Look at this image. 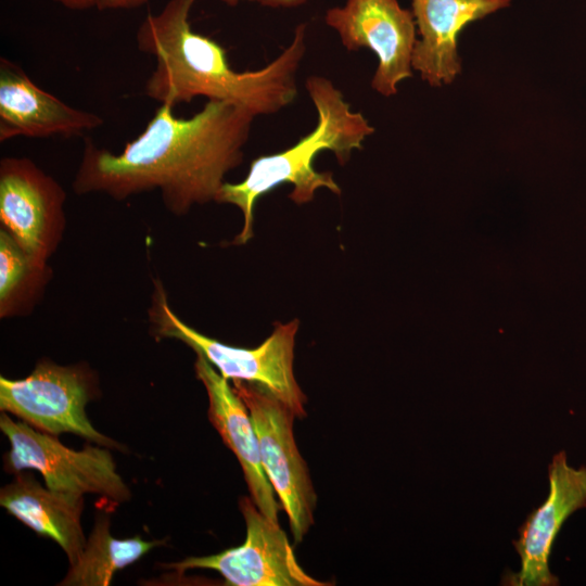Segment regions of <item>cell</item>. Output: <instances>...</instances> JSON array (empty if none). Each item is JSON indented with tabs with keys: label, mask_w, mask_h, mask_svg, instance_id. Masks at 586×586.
<instances>
[{
	"label": "cell",
	"mask_w": 586,
	"mask_h": 586,
	"mask_svg": "<svg viewBox=\"0 0 586 586\" xmlns=\"http://www.w3.org/2000/svg\"><path fill=\"white\" fill-rule=\"evenodd\" d=\"M149 0H98L97 9L100 11L129 10L145 5Z\"/></svg>",
	"instance_id": "18"
},
{
	"label": "cell",
	"mask_w": 586,
	"mask_h": 586,
	"mask_svg": "<svg viewBox=\"0 0 586 586\" xmlns=\"http://www.w3.org/2000/svg\"><path fill=\"white\" fill-rule=\"evenodd\" d=\"M511 0H412L421 38L411 66L433 87L448 85L461 72L457 38L471 22L510 5Z\"/></svg>",
	"instance_id": "14"
},
{
	"label": "cell",
	"mask_w": 586,
	"mask_h": 586,
	"mask_svg": "<svg viewBox=\"0 0 586 586\" xmlns=\"http://www.w3.org/2000/svg\"><path fill=\"white\" fill-rule=\"evenodd\" d=\"M69 10H88L97 8L98 0H53Z\"/></svg>",
	"instance_id": "20"
},
{
	"label": "cell",
	"mask_w": 586,
	"mask_h": 586,
	"mask_svg": "<svg viewBox=\"0 0 586 586\" xmlns=\"http://www.w3.org/2000/svg\"><path fill=\"white\" fill-rule=\"evenodd\" d=\"M194 2L168 0L140 23L137 47L156 60L144 94L173 106L205 97L233 103L255 116L273 114L293 102L295 74L306 51V25H297L291 43L263 68L235 72L222 46L192 29Z\"/></svg>",
	"instance_id": "2"
},
{
	"label": "cell",
	"mask_w": 586,
	"mask_h": 586,
	"mask_svg": "<svg viewBox=\"0 0 586 586\" xmlns=\"http://www.w3.org/2000/svg\"><path fill=\"white\" fill-rule=\"evenodd\" d=\"M152 318L160 335L182 341L203 355L226 379L259 385L280 399L296 418L306 416V396L293 370L297 319L277 322L272 333L259 346L241 348L220 343L182 322L171 311L163 291L155 294Z\"/></svg>",
	"instance_id": "4"
},
{
	"label": "cell",
	"mask_w": 586,
	"mask_h": 586,
	"mask_svg": "<svg viewBox=\"0 0 586 586\" xmlns=\"http://www.w3.org/2000/svg\"><path fill=\"white\" fill-rule=\"evenodd\" d=\"M305 87L318 114L314 130L284 151L253 160L241 182H224L216 195L215 202L232 204L242 211L243 227L234 238V244L251 240L254 204L281 183L293 184L289 198L296 204L310 202L320 188L340 195L341 188L332 173L315 170V156L329 150L344 165L352 152L362 149L365 139L374 132L365 116L351 109L331 80L313 75L306 79Z\"/></svg>",
	"instance_id": "3"
},
{
	"label": "cell",
	"mask_w": 586,
	"mask_h": 586,
	"mask_svg": "<svg viewBox=\"0 0 586 586\" xmlns=\"http://www.w3.org/2000/svg\"><path fill=\"white\" fill-rule=\"evenodd\" d=\"M227 5H237L241 0H220ZM262 5L270 8H296L306 3L307 0H255Z\"/></svg>",
	"instance_id": "19"
},
{
	"label": "cell",
	"mask_w": 586,
	"mask_h": 586,
	"mask_svg": "<svg viewBox=\"0 0 586 586\" xmlns=\"http://www.w3.org/2000/svg\"><path fill=\"white\" fill-rule=\"evenodd\" d=\"M232 382L251 415L264 471L288 514L295 543H301L314 523L317 497L295 443L296 417L268 390L241 380Z\"/></svg>",
	"instance_id": "6"
},
{
	"label": "cell",
	"mask_w": 586,
	"mask_h": 586,
	"mask_svg": "<svg viewBox=\"0 0 586 586\" xmlns=\"http://www.w3.org/2000/svg\"><path fill=\"white\" fill-rule=\"evenodd\" d=\"M27 255L8 230L0 231V310L7 315L30 276L39 275Z\"/></svg>",
	"instance_id": "17"
},
{
	"label": "cell",
	"mask_w": 586,
	"mask_h": 586,
	"mask_svg": "<svg viewBox=\"0 0 586 586\" xmlns=\"http://www.w3.org/2000/svg\"><path fill=\"white\" fill-rule=\"evenodd\" d=\"M0 505L37 534L54 540L69 564L80 555L87 540L81 526L84 495L43 487L21 471L1 488Z\"/></svg>",
	"instance_id": "15"
},
{
	"label": "cell",
	"mask_w": 586,
	"mask_h": 586,
	"mask_svg": "<svg viewBox=\"0 0 586 586\" xmlns=\"http://www.w3.org/2000/svg\"><path fill=\"white\" fill-rule=\"evenodd\" d=\"M66 194L26 157L0 162V220L37 270L43 271L64 228Z\"/></svg>",
	"instance_id": "9"
},
{
	"label": "cell",
	"mask_w": 586,
	"mask_h": 586,
	"mask_svg": "<svg viewBox=\"0 0 586 586\" xmlns=\"http://www.w3.org/2000/svg\"><path fill=\"white\" fill-rule=\"evenodd\" d=\"M549 495L530 513L512 544L520 556L521 569L508 573L504 585L556 586L559 579L549 570L555 539L565 520L586 508V467L569 466L565 451L553 456L548 466Z\"/></svg>",
	"instance_id": "11"
},
{
	"label": "cell",
	"mask_w": 586,
	"mask_h": 586,
	"mask_svg": "<svg viewBox=\"0 0 586 586\" xmlns=\"http://www.w3.org/2000/svg\"><path fill=\"white\" fill-rule=\"evenodd\" d=\"M0 429L10 442L4 457L8 470H37L46 486L56 492L97 494L116 504L129 499V488L107 449L90 445L81 450L71 449L56 436L24 421H14L7 412L0 417Z\"/></svg>",
	"instance_id": "5"
},
{
	"label": "cell",
	"mask_w": 586,
	"mask_h": 586,
	"mask_svg": "<svg viewBox=\"0 0 586 586\" xmlns=\"http://www.w3.org/2000/svg\"><path fill=\"white\" fill-rule=\"evenodd\" d=\"M246 525L242 545L220 553L189 557L169 563L179 574L190 569L217 571L234 586H326L298 564L292 545L279 523L267 518L251 497L239 502Z\"/></svg>",
	"instance_id": "8"
},
{
	"label": "cell",
	"mask_w": 586,
	"mask_h": 586,
	"mask_svg": "<svg viewBox=\"0 0 586 586\" xmlns=\"http://www.w3.org/2000/svg\"><path fill=\"white\" fill-rule=\"evenodd\" d=\"M324 21L348 51L368 48L375 53L379 63L371 87L377 92L393 95L397 85L411 77L417 25L412 11L397 0H346L329 9Z\"/></svg>",
	"instance_id": "10"
},
{
	"label": "cell",
	"mask_w": 586,
	"mask_h": 586,
	"mask_svg": "<svg viewBox=\"0 0 586 586\" xmlns=\"http://www.w3.org/2000/svg\"><path fill=\"white\" fill-rule=\"evenodd\" d=\"M165 540H144L139 536L118 539L111 535L110 520L100 517L78 556L59 585L109 586L114 574L138 561Z\"/></svg>",
	"instance_id": "16"
},
{
	"label": "cell",
	"mask_w": 586,
	"mask_h": 586,
	"mask_svg": "<svg viewBox=\"0 0 586 586\" xmlns=\"http://www.w3.org/2000/svg\"><path fill=\"white\" fill-rule=\"evenodd\" d=\"M89 382L74 367L40 362L21 380L0 377V409L58 436L73 433L103 446L115 442L98 432L86 413Z\"/></svg>",
	"instance_id": "7"
},
{
	"label": "cell",
	"mask_w": 586,
	"mask_h": 586,
	"mask_svg": "<svg viewBox=\"0 0 586 586\" xmlns=\"http://www.w3.org/2000/svg\"><path fill=\"white\" fill-rule=\"evenodd\" d=\"M173 109L161 104L117 154L86 139L73 190L100 192L117 201L158 190L176 216L215 201L225 176L243 161L256 116L219 100H208L188 118L175 116Z\"/></svg>",
	"instance_id": "1"
},
{
	"label": "cell",
	"mask_w": 586,
	"mask_h": 586,
	"mask_svg": "<svg viewBox=\"0 0 586 586\" xmlns=\"http://www.w3.org/2000/svg\"><path fill=\"white\" fill-rule=\"evenodd\" d=\"M103 118L73 107L37 86L24 69L0 58V141L16 137H75L97 129Z\"/></svg>",
	"instance_id": "12"
},
{
	"label": "cell",
	"mask_w": 586,
	"mask_h": 586,
	"mask_svg": "<svg viewBox=\"0 0 586 586\" xmlns=\"http://www.w3.org/2000/svg\"><path fill=\"white\" fill-rule=\"evenodd\" d=\"M194 364L196 378L208 396V418L241 464L251 498L269 519L278 522L280 505L262 464L258 438L245 403L218 370L201 354Z\"/></svg>",
	"instance_id": "13"
}]
</instances>
